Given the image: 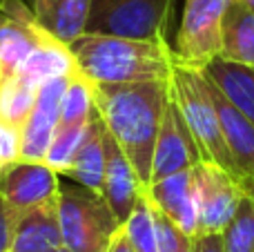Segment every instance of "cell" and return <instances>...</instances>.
Listing matches in <instances>:
<instances>
[{"mask_svg": "<svg viewBox=\"0 0 254 252\" xmlns=\"http://www.w3.org/2000/svg\"><path fill=\"white\" fill-rule=\"evenodd\" d=\"M69 47L78 63V71L92 83L167 80L174 67V49L167 40L85 31Z\"/></svg>", "mask_w": 254, "mask_h": 252, "instance_id": "obj_2", "label": "cell"}, {"mask_svg": "<svg viewBox=\"0 0 254 252\" xmlns=\"http://www.w3.org/2000/svg\"><path fill=\"white\" fill-rule=\"evenodd\" d=\"M170 94L192 134L201 161L214 163L219 168L228 170L232 177L239 179L237 168L232 163L228 143H225L223 129H221L219 112H216L212 87L203 69L185 67L174 61L170 74ZM241 181V179H239Z\"/></svg>", "mask_w": 254, "mask_h": 252, "instance_id": "obj_3", "label": "cell"}, {"mask_svg": "<svg viewBox=\"0 0 254 252\" xmlns=\"http://www.w3.org/2000/svg\"><path fill=\"white\" fill-rule=\"evenodd\" d=\"M2 7L9 11V22L0 29V83L22 69L45 31L22 0H4Z\"/></svg>", "mask_w": 254, "mask_h": 252, "instance_id": "obj_11", "label": "cell"}, {"mask_svg": "<svg viewBox=\"0 0 254 252\" xmlns=\"http://www.w3.org/2000/svg\"><path fill=\"white\" fill-rule=\"evenodd\" d=\"M250 188H254V186H250Z\"/></svg>", "mask_w": 254, "mask_h": 252, "instance_id": "obj_35", "label": "cell"}, {"mask_svg": "<svg viewBox=\"0 0 254 252\" xmlns=\"http://www.w3.org/2000/svg\"><path fill=\"white\" fill-rule=\"evenodd\" d=\"M52 252H69V250H67L65 246H61V248H56V250H52Z\"/></svg>", "mask_w": 254, "mask_h": 252, "instance_id": "obj_33", "label": "cell"}, {"mask_svg": "<svg viewBox=\"0 0 254 252\" xmlns=\"http://www.w3.org/2000/svg\"><path fill=\"white\" fill-rule=\"evenodd\" d=\"M210 87L216 112H219L221 129H223L225 143H228L239 179H241L243 186H254V123L219 92V87L212 80Z\"/></svg>", "mask_w": 254, "mask_h": 252, "instance_id": "obj_14", "label": "cell"}, {"mask_svg": "<svg viewBox=\"0 0 254 252\" xmlns=\"http://www.w3.org/2000/svg\"><path fill=\"white\" fill-rule=\"evenodd\" d=\"M2 2H4V0H0V4H2Z\"/></svg>", "mask_w": 254, "mask_h": 252, "instance_id": "obj_34", "label": "cell"}, {"mask_svg": "<svg viewBox=\"0 0 254 252\" xmlns=\"http://www.w3.org/2000/svg\"><path fill=\"white\" fill-rule=\"evenodd\" d=\"M87 127H89V123H85V125H58L43 163H47L54 172L67 174V170H69L71 163H74V156H76V152H78L80 143H83L85 134H87Z\"/></svg>", "mask_w": 254, "mask_h": 252, "instance_id": "obj_25", "label": "cell"}, {"mask_svg": "<svg viewBox=\"0 0 254 252\" xmlns=\"http://www.w3.org/2000/svg\"><path fill=\"white\" fill-rule=\"evenodd\" d=\"M94 0H31L34 18L54 38L71 45L87 31Z\"/></svg>", "mask_w": 254, "mask_h": 252, "instance_id": "obj_17", "label": "cell"}, {"mask_svg": "<svg viewBox=\"0 0 254 252\" xmlns=\"http://www.w3.org/2000/svg\"><path fill=\"white\" fill-rule=\"evenodd\" d=\"M7 22H9V11L2 7V4H0V29H2Z\"/></svg>", "mask_w": 254, "mask_h": 252, "instance_id": "obj_30", "label": "cell"}, {"mask_svg": "<svg viewBox=\"0 0 254 252\" xmlns=\"http://www.w3.org/2000/svg\"><path fill=\"white\" fill-rule=\"evenodd\" d=\"M203 74L219 87V92L254 123V67L214 58L203 67Z\"/></svg>", "mask_w": 254, "mask_h": 252, "instance_id": "obj_19", "label": "cell"}, {"mask_svg": "<svg viewBox=\"0 0 254 252\" xmlns=\"http://www.w3.org/2000/svg\"><path fill=\"white\" fill-rule=\"evenodd\" d=\"M63 246L58 196L36 208L16 212L11 252H52Z\"/></svg>", "mask_w": 254, "mask_h": 252, "instance_id": "obj_15", "label": "cell"}, {"mask_svg": "<svg viewBox=\"0 0 254 252\" xmlns=\"http://www.w3.org/2000/svg\"><path fill=\"white\" fill-rule=\"evenodd\" d=\"M192 252H225L221 235H196L192 237Z\"/></svg>", "mask_w": 254, "mask_h": 252, "instance_id": "obj_28", "label": "cell"}, {"mask_svg": "<svg viewBox=\"0 0 254 252\" xmlns=\"http://www.w3.org/2000/svg\"><path fill=\"white\" fill-rule=\"evenodd\" d=\"M201 161V154L196 150L192 134L176 107L174 98L170 94V101L163 112V121L158 127V136L154 143L152 154V172H149V183L161 181L170 174L192 170Z\"/></svg>", "mask_w": 254, "mask_h": 252, "instance_id": "obj_8", "label": "cell"}, {"mask_svg": "<svg viewBox=\"0 0 254 252\" xmlns=\"http://www.w3.org/2000/svg\"><path fill=\"white\" fill-rule=\"evenodd\" d=\"M105 141L107 127L103 123L101 114L94 112L87 134H85L83 143H80L78 152L74 156V163L65 174L78 186L89 188L98 194L103 192V177H105Z\"/></svg>", "mask_w": 254, "mask_h": 252, "instance_id": "obj_18", "label": "cell"}, {"mask_svg": "<svg viewBox=\"0 0 254 252\" xmlns=\"http://www.w3.org/2000/svg\"><path fill=\"white\" fill-rule=\"evenodd\" d=\"M58 192H61V174L54 172L47 163L20 159L0 170V196L7 201L13 212H22L54 201Z\"/></svg>", "mask_w": 254, "mask_h": 252, "instance_id": "obj_9", "label": "cell"}, {"mask_svg": "<svg viewBox=\"0 0 254 252\" xmlns=\"http://www.w3.org/2000/svg\"><path fill=\"white\" fill-rule=\"evenodd\" d=\"M13 228H16V212L0 196V252H11Z\"/></svg>", "mask_w": 254, "mask_h": 252, "instance_id": "obj_27", "label": "cell"}, {"mask_svg": "<svg viewBox=\"0 0 254 252\" xmlns=\"http://www.w3.org/2000/svg\"><path fill=\"white\" fill-rule=\"evenodd\" d=\"M241 2H243V4H248L250 9H254V0H241Z\"/></svg>", "mask_w": 254, "mask_h": 252, "instance_id": "obj_32", "label": "cell"}, {"mask_svg": "<svg viewBox=\"0 0 254 252\" xmlns=\"http://www.w3.org/2000/svg\"><path fill=\"white\" fill-rule=\"evenodd\" d=\"M94 101L107 132L125 152L147 190L154 143L170 101V78L140 83H94Z\"/></svg>", "mask_w": 254, "mask_h": 252, "instance_id": "obj_1", "label": "cell"}, {"mask_svg": "<svg viewBox=\"0 0 254 252\" xmlns=\"http://www.w3.org/2000/svg\"><path fill=\"white\" fill-rule=\"evenodd\" d=\"M74 74H78V63H76L71 47L67 43H63V40L54 38L45 29L38 45L34 47V52L29 54L27 63L16 76H20L22 80H27L29 85L40 89L47 80L61 78V76H74Z\"/></svg>", "mask_w": 254, "mask_h": 252, "instance_id": "obj_16", "label": "cell"}, {"mask_svg": "<svg viewBox=\"0 0 254 252\" xmlns=\"http://www.w3.org/2000/svg\"><path fill=\"white\" fill-rule=\"evenodd\" d=\"M58 219L63 246L69 252H103L121 228L103 194L78 183L61 186Z\"/></svg>", "mask_w": 254, "mask_h": 252, "instance_id": "obj_4", "label": "cell"}, {"mask_svg": "<svg viewBox=\"0 0 254 252\" xmlns=\"http://www.w3.org/2000/svg\"><path fill=\"white\" fill-rule=\"evenodd\" d=\"M94 112H96L94 83L78 71L67 80L61 103V125H85L92 121Z\"/></svg>", "mask_w": 254, "mask_h": 252, "instance_id": "obj_21", "label": "cell"}, {"mask_svg": "<svg viewBox=\"0 0 254 252\" xmlns=\"http://www.w3.org/2000/svg\"><path fill=\"white\" fill-rule=\"evenodd\" d=\"M103 252H134V248H131L129 239H127V235L123 230V226L114 232V237L110 239V244L105 246V250Z\"/></svg>", "mask_w": 254, "mask_h": 252, "instance_id": "obj_29", "label": "cell"}, {"mask_svg": "<svg viewBox=\"0 0 254 252\" xmlns=\"http://www.w3.org/2000/svg\"><path fill=\"white\" fill-rule=\"evenodd\" d=\"M179 252H192V239H188V241H185V244H183V248H181Z\"/></svg>", "mask_w": 254, "mask_h": 252, "instance_id": "obj_31", "label": "cell"}, {"mask_svg": "<svg viewBox=\"0 0 254 252\" xmlns=\"http://www.w3.org/2000/svg\"><path fill=\"white\" fill-rule=\"evenodd\" d=\"M192 177L198 210L196 235H221L237 212L246 186L228 170L207 161H198L194 165Z\"/></svg>", "mask_w": 254, "mask_h": 252, "instance_id": "obj_7", "label": "cell"}, {"mask_svg": "<svg viewBox=\"0 0 254 252\" xmlns=\"http://www.w3.org/2000/svg\"><path fill=\"white\" fill-rule=\"evenodd\" d=\"M149 203L163 212L185 237H196L198 232V210L196 192H194L192 170L170 174V177L154 181L145 190Z\"/></svg>", "mask_w": 254, "mask_h": 252, "instance_id": "obj_12", "label": "cell"}, {"mask_svg": "<svg viewBox=\"0 0 254 252\" xmlns=\"http://www.w3.org/2000/svg\"><path fill=\"white\" fill-rule=\"evenodd\" d=\"M123 230L129 239L134 252H161L158 246V228H156V214L149 203L147 194L143 192V196L138 199V203L134 205L131 214L125 219Z\"/></svg>", "mask_w": 254, "mask_h": 252, "instance_id": "obj_23", "label": "cell"}, {"mask_svg": "<svg viewBox=\"0 0 254 252\" xmlns=\"http://www.w3.org/2000/svg\"><path fill=\"white\" fill-rule=\"evenodd\" d=\"M69 78L71 76L52 78L38 89L36 105L31 110L29 119H27V123L22 125V161H36V163L45 161L49 143H52L54 134L61 125V103Z\"/></svg>", "mask_w": 254, "mask_h": 252, "instance_id": "obj_10", "label": "cell"}, {"mask_svg": "<svg viewBox=\"0 0 254 252\" xmlns=\"http://www.w3.org/2000/svg\"><path fill=\"white\" fill-rule=\"evenodd\" d=\"M221 237L225 252H254V188L246 186L241 203Z\"/></svg>", "mask_w": 254, "mask_h": 252, "instance_id": "obj_24", "label": "cell"}, {"mask_svg": "<svg viewBox=\"0 0 254 252\" xmlns=\"http://www.w3.org/2000/svg\"><path fill=\"white\" fill-rule=\"evenodd\" d=\"M174 0H94L87 31L167 40Z\"/></svg>", "mask_w": 254, "mask_h": 252, "instance_id": "obj_6", "label": "cell"}, {"mask_svg": "<svg viewBox=\"0 0 254 252\" xmlns=\"http://www.w3.org/2000/svg\"><path fill=\"white\" fill-rule=\"evenodd\" d=\"M38 98V87L29 85L20 76L0 83V119L16 125H25Z\"/></svg>", "mask_w": 254, "mask_h": 252, "instance_id": "obj_22", "label": "cell"}, {"mask_svg": "<svg viewBox=\"0 0 254 252\" xmlns=\"http://www.w3.org/2000/svg\"><path fill=\"white\" fill-rule=\"evenodd\" d=\"M232 0H185L176 40L174 61L185 67L203 69L223 49V22Z\"/></svg>", "mask_w": 254, "mask_h": 252, "instance_id": "obj_5", "label": "cell"}, {"mask_svg": "<svg viewBox=\"0 0 254 252\" xmlns=\"http://www.w3.org/2000/svg\"><path fill=\"white\" fill-rule=\"evenodd\" d=\"M145 186L140 183L134 165L125 156V152L119 147V143L107 132L105 141V177H103V199L112 208L114 217L123 226L125 219L131 214L134 205L143 196Z\"/></svg>", "mask_w": 254, "mask_h": 252, "instance_id": "obj_13", "label": "cell"}, {"mask_svg": "<svg viewBox=\"0 0 254 252\" xmlns=\"http://www.w3.org/2000/svg\"><path fill=\"white\" fill-rule=\"evenodd\" d=\"M22 150V127L0 119V170L20 161Z\"/></svg>", "mask_w": 254, "mask_h": 252, "instance_id": "obj_26", "label": "cell"}, {"mask_svg": "<svg viewBox=\"0 0 254 252\" xmlns=\"http://www.w3.org/2000/svg\"><path fill=\"white\" fill-rule=\"evenodd\" d=\"M221 58L254 67V9L241 0H232L225 13Z\"/></svg>", "mask_w": 254, "mask_h": 252, "instance_id": "obj_20", "label": "cell"}]
</instances>
